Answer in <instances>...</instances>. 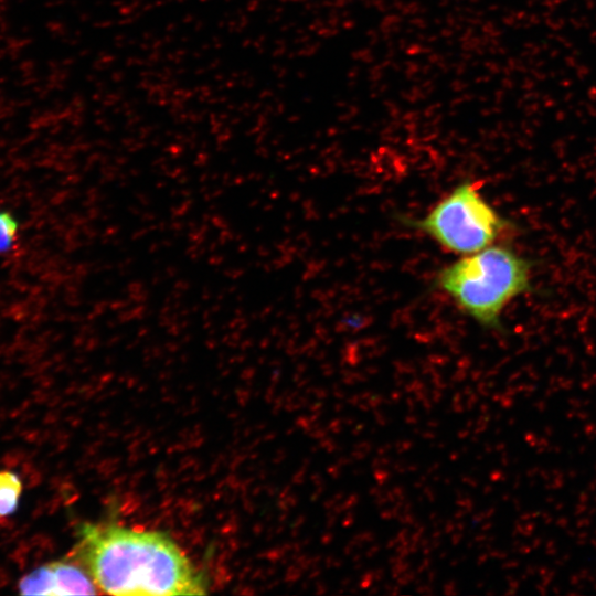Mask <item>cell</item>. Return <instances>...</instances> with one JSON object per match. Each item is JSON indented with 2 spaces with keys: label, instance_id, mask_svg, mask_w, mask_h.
<instances>
[{
  "label": "cell",
  "instance_id": "obj_3",
  "mask_svg": "<svg viewBox=\"0 0 596 596\" xmlns=\"http://www.w3.org/2000/svg\"><path fill=\"white\" fill-rule=\"evenodd\" d=\"M407 225L426 234L448 253L468 255L494 243L509 222L492 207L472 181L461 182L423 217Z\"/></svg>",
  "mask_w": 596,
  "mask_h": 596
},
{
  "label": "cell",
  "instance_id": "obj_2",
  "mask_svg": "<svg viewBox=\"0 0 596 596\" xmlns=\"http://www.w3.org/2000/svg\"><path fill=\"white\" fill-rule=\"evenodd\" d=\"M436 286L480 326L500 327L504 308L531 289V263L504 245H490L443 267Z\"/></svg>",
  "mask_w": 596,
  "mask_h": 596
},
{
  "label": "cell",
  "instance_id": "obj_1",
  "mask_svg": "<svg viewBox=\"0 0 596 596\" xmlns=\"http://www.w3.org/2000/svg\"><path fill=\"white\" fill-rule=\"evenodd\" d=\"M71 553L97 588L111 595L205 594L202 576L167 534L113 523H84Z\"/></svg>",
  "mask_w": 596,
  "mask_h": 596
},
{
  "label": "cell",
  "instance_id": "obj_4",
  "mask_svg": "<svg viewBox=\"0 0 596 596\" xmlns=\"http://www.w3.org/2000/svg\"><path fill=\"white\" fill-rule=\"evenodd\" d=\"M96 588L86 570L73 560L42 565L18 583L22 595H92Z\"/></svg>",
  "mask_w": 596,
  "mask_h": 596
},
{
  "label": "cell",
  "instance_id": "obj_6",
  "mask_svg": "<svg viewBox=\"0 0 596 596\" xmlns=\"http://www.w3.org/2000/svg\"><path fill=\"white\" fill-rule=\"evenodd\" d=\"M19 232L17 219L8 211L0 210V255L12 251Z\"/></svg>",
  "mask_w": 596,
  "mask_h": 596
},
{
  "label": "cell",
  "instance_id": "obj_5",
  "mask_svg": "<svg viewBox=\"0 0 596 596\" xmlns=\"http://www.w3.org/2000/svg\"><path fill=\"white\" fill-rule=\"evenodd\" d=\"M22 493L20 477L9 470L0 471V519L15 512Z\"/></svg>",
  "mask_w": 596,
  "mask_h": 596
}]
</instances>
